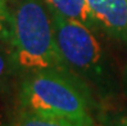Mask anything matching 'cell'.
<instances>
[{
    "mask_svg": "<svg viewBox=\"0 0 127 126\" xmlns=\"http://www.w3.org/2000/svg\"><path fill=\"white\" fill-rule=\"evenodd\" d=\"M10 16L8 44L18 70L26 73L40 70L71 72L59 51L51 14L44 0H17Z\"/></svg>",
    "mask_w": 127,
    "mask_h": 126,
    "instance_id": "1",
    "label": "cell"
},
{
    "mask_svg": "<svg viewBox=\"0 0 127 126\" xmlns=\"http://www.w3.org/2000/svg\"><path fill=\"white\" fill-rule=\"evenodd\" d=\"M18 102L19 109L94 126L93 91L71 72L59 70L27 72L19 86Z\"/></svg>",
    "mask_w": 127,
    "mask_h": 126,
    "instance_id": "2",
    "label": "cell"
},
{
    "mask_svg": "<svg viewBox=\"0 0 127 126\" xmlns=\"http://www.w3.org/2000/svg\"><path fill=\"white\" fill-rule=\"evenodd\" d=\"M50 10V9H49ZM59 51L74 76L96 91L107 94L113 89L110 68L94 30L76 19L50 10Z\"/></svg>",
    "mask_w": 127,
    "mask_h": 126,
    "instance_id": "3",
    "label": "cell"
},
{
    "mask_svg": "<svg viewBox=\"0 0 127 126\" xmlns=\"http://www.w3.org/2000/svg\"><path fill=\"white\" fill-rule=\"evenodd\" d=\"M96 28L127 45V0H87Z\"/></svg>",
    "mask_w": 127,
    "mask_h": 126,
    "instance_id": "4",
    "label": "cell"
},
{
    "mask_svg": "<svg viewBox=\"0 0 127 126\" xmlns=\"http://www.w3.org/2000/svg\"><path fill=\"white\" fill-rule=\"evenodd\" d=\"M44 1L50 10H54L69 19H76L91 30L96 28L87 0H44Z\"/></svg>",
    "mask_w": 127,
    "mask_h": 126,
    "instance_id": "5",
    "label": "cell"
},
{
    "mask_svg": "<svg viewBox=\"0 0 127 126\" xmlns=\"http://www.w3.org/2000/svg\"><path fill=\"white\" fill-rule=\"evenodd\" d=\"M12 126H89L73 120L19 109Z\"/></svg>",
    "mask_w": 127,
    "mask_h": 126,
    "instance_id": "6",
    "label": "cell"
},
{
    "mask_svg": "<svg viewBox=\"0 0 127 126\" xmlns=\"http://www.w3.org/2000/svg\"><path fill=\"white\" fill-rule=\"evenodd\" d=\"M10 8L9 5L0 0V41L9 42L10 39Z\"/></svg>",
    "mask_w": 127,
    "mask_h": 126,
    "instance_id": "7",
    "label": "cell"
},
{
    "mask_svg": "<svg viewBox=\"0 0 127 126\" xmlns=\"http://www.w3.org/2000/svg\"><path fill=\"white\" fill-rule=\"evenodd\" d=\"M13 68H17V67L13 59L12 50L10 49L4 50L0 46V84H3L10 76Z\"/></svg>",
    "mask_w": 127,
    "mask_h": 126,
    "instance_id": "8",
    "label": "cell"
},
{
    "mask_svg": "<svg viewBox=\"0 0 127 126\" xmlns=\"http://www.w3.org/2000/svg\"><path fill=\"white\" fill-rule=\"evenodd\" d=\"M112 126H127V112L119 113L113 118Z\"/></svg>",
    "mask_w": 127,
    "mask_h": 126,
    "instance_id": "9",
    "label": "cell"
},
{
    "mask_svg": "<svg viewBox=\"0 0 127 126\" xmlns=\"http://www.w3.org/2000/svg\"><path fill=\"white\" fill-rule=\"evenodd\" d=\"M123 87H125V91L127 94V68H126V72H125V81H123Z\"/></svg>",
    "mask_w": 127,
    "mask_h": 126,
    "instance_id": "10",
    "label": "cell"
},
{
    "mask_svg": "<svg viewBox=\"0 0 127 126\" xmlns=\"http://www.w3.org/2000/svg\"><path fill=\"white\" fill-rule=\"evenodd\" d=\"M3 1H4V3H6V4H8L9 1H12V0H3Z\"/></svg>",
    "mask_w": 127,
    "mask_h": 126,
    "instance_id": "11",
    "label": "cell"
},
{
    "mask_svg": "<svg viewBox=\"0 0 127 126\" xmlns=\"http://www.w3.org/2000/svg\"><path fill=\"white\" fill-rule=\"evenodd\" d=\"M0 126H4V124H3V121L0 120Z\"/></svg>",
    "mask_w": 127,
    "mask_h": 126,
    "instance_id": "12",
    "label": "cell"
}]
</instances>
